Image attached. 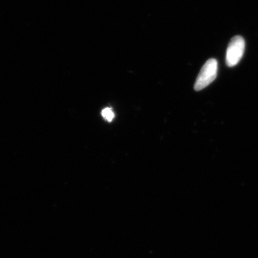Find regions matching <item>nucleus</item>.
I'll list each match as a JSON object with an SVG mask.
<instances>
[{"mask_svg": "<svg viewBox=\"0 0 258 258\" xmlns=\"http://www.w3.org/2000/svg\"><path fill=\"white\" fill-rule=\"evenodd\" d=\"M218 71V63L216 59L210 58L204 64L198 75L196 83L195 84V90L200 91L211 84L217 76Z\"/></svg>", "mask_w": 258, "mask_h": 258, "instance_id": "f257e3e1", "label": "nucleus"}, {"mask_svg": "<svg viewBox=\"0 0 258 258\" xmlns=\"http://www.w3.org/2000/svg\"><path fill=\"white\" fill-rule=\"evenodd\" d=\"M245 47L243 37L237 35L231 40L226 53V63L229 67H234L242 57Z\"/></svg>", "mask_w": 258, "mask_h": 258, "instance_id": "f03ea898", "label": "nucleus"}, {"mask_svg": "<svg viewBox=\"0 0 258 258\" xmlns=\"http://www.w3.org/2000/svg\"><path fill=\"white\" fill-rule=\"evenodd\" d=\"M102 116L103 117L105 120L107 121L111 122L114 118L115 114L113 111H112L111 108H106L101 111Z\"/></svg>", "mask_w": 258, "mask_h": 258, "instance_id": "7ed1b4c3", "label": "nucleus"}]
</instances>
